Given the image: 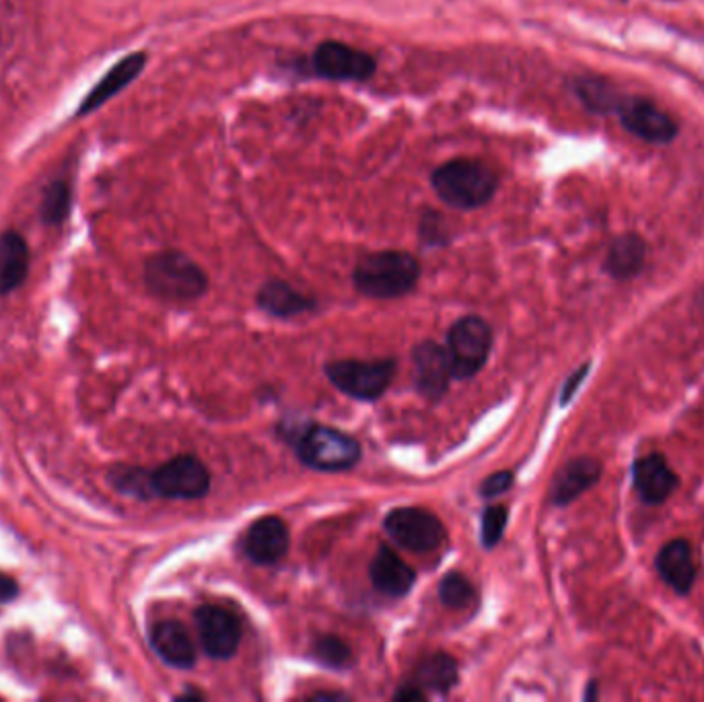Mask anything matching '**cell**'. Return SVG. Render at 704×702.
Segmentation results:
<instances>
[{
	"mask_svg": "<svg viewBox=\"0 0 704 702\" xmlns=\"http://www.w3.org/2000/svg\"><path fill=\"white\" fill-rule=\"evenodd\" d=\"M620 122L641 141L668 144L678 137V124L661 107L647 100L626 97L618 109Z\"/></svg>",
	"mask_w": 704,
	"mask_h": 702,
	"instance_id": "cell-11",
	"label": "cell"
},
{
	"mask_svg": "<svg viewBox=\"0 0 704 702\" xmlns=\"http://www.w3.org/2000/svg\"><path fill=\"white\" fill-rule=\"evenodd\" d=\"M498 174L480 159L458 157L441 163L431 174L433 192L456 211H478L498 192Z\"/></svg>",
	"mask_w": 704,
	"mask_h": 702,
	"instance_id": "cell-1",
	"label": "cell"
},
{
	"mask_svg": "<svg viewBox=\"0 0 704 702\" xmlns=\"http://www.w3.org/2000/svg\"><path fill=\"white\" fill-rule=\"evenodd\" d=\"M312 699H314V701H340V699H349V697L338 694V692H330V694H326V692H317V694H314Z\"/></svg>",
	"mask_w": 704,
	"mask_h": 702,
	"instance_id": "cell-35",
	"label": "cell"
},
{
	"mask_svg": "<svg viewBox=\"0 0 704 702\" xmlns=\"http://www.w3.org/2000/svg\"><path fill=\"white\" fill-rule=\"evenodd\" d=\"M509 522V510L505 505H491L482 513V546L493 550L494 546L503 540V534Z\"/></svg>",
	"mask_w": 704,
	"mask_h": 702,
	"instance_id": "cell-30",
	"label": "cell"
},
{
	"mask_svg": "<svg viewBox=\"0 0 704 702\" xmlns=\"http://www.w3.org/2000/svg\"><path fill=\"white\" fill-rule=\"evenodd\" d=\"M655 569L673 594L688 596L696 581V561L692 545L684 538L671 540L657 552Z\"/></svg>",
	"mask_w": 704,
	"mask_h": 702,
	"instance_id": "cell-16",
	"label": "cell"
},
{
	"mask_svg": "<svg viewBox=\"0 0 704 702\" xmlns=\"http://www.w3.org/2000/svg\"><path fill=\"white\" fill-rule=\"evenodd\" d=\"M515 482V476L509 470H501V472H494V475L489 476L482 484H480V494L484 499H494L503 492L509 491Z\"/></svg>",
	"mask_w": 704,
	"mask_h": 702,
	"instance_id": "cell-31",
	"label": "cell"
},
{
	"mask_svg": "<svg viewBox=\"0 0 704 702\" xmlns=\"http://www.w3.org/2000/svg\"><path fill=\"white\" fill-rule=\"evenodd\" d=\"M72 207L71 184L64 179L52 182L42 196L39 214L46 225H60L69 219Z\"/></svg>",
	"mask_w": 704,
	"mask_h": 702,
	"instance_id": "cell-25",
	"label": "cell"
},
{
	"mask_svg": "<svg viewBox=\"0 0 704 702\" xmlns=\"http://www.w3.org/2000/svg\"><path fill=\"white\" fill-rule=\"evenodd\" d=\"M394 699L402 702L424 701V699H426V694H424L421 686H404V688H400V690L394 694Z\"/></svg>",
	"mask_w": 704,
	"mask_h": 702,
	"instance_id": "cell-34",
	"label": "cell"
},
{
	"mask_svg": "<svg viewBox=\"0 0 704 702\" xmlns=\"http://www.w3.org/2000/svg\"><path fill=\"white\" fill-rule=\"evenodd\" d=\"M144 281L153 295L165 301H195L209 289V277L198 264L177 249H165L144 264Z\"/></svg>",
	"mask_w": 704,
	"mask_h": 702,
	"instance_id": "cell-3",
	"label": "cell"
},
{
	"mask_svg": "<svg viewBox=\"0 0 704 702\" xmlns=\"http://www.w3.org/2000/svg\"><path fill=\"white\" fill-rule=\"evenodd\" d=\"M373 587L388 597H402L412 589L416 573L391 548L379 546L369 566Z\"/></svg>",
	"mask_w": 704,
	"mask_h": 702,
	"instance_id": "cell-18",
	"label": "cell"
},
{
	"mask_svg": "<svg viewBox=\"0 0 704 702\" xmlns=\"http://www.w3.org/2000/svg\"><path fill=\"white\" fill-rule=\"evenodd\" d=\"M326 375L342 394L354 400H379L394 382L396 361H332L326 365Z\"/></svg>",
	"mask_w": 704,
	"mask_h": 702,
	"instance_id": "cell-7",
	"label": "cell"
},
{
	"mask_svg": "<svg viewBox=\"0 0 704 702\" xmlns=\"http://www.w3.org/2000/svg\"><path fill=\"white\" fill-rule=\"evenodd\" d=\"M244 552L247 559L256 564H277L289 552L291 538L289 527L279 517H260L247 529L244 538Z\"/></svg>",
	"mask_w": 704,
	"mask_h": 702,
	"instance_id": "cell-15",
	"label": "cell"
},
{
	"mask_svg": "<svg viewBox=\"0 0 704 702\" xmlns=\"http://www.w3.org/2000/svg\"><path fill=\"white\" fill-rule=\"evenodd\" d=\"M421 279V262L400 249L365 254L352 272L359 293L373 299H398L408 295Z\"/></svg>",
	"mask_w": 704,
	"mask_h": 702,
	"instance_id": "cell-2",
	"label": "cell"
},
{
	"mask_svg": "<svg viewBox=\"0 0 704 702\" xmlns=\"http://www.w3.org/2000/svg\"><path fill=\"white\" fill-rule=\"evenodd\" d=\"M112 482L116 484L118 491L139 496V499H151L157 496L155 489H153V480L151 475H146L144 470H137V468H124V470H116L112 475Z\"/></svg>",
	"mask_w": 704,
	"mask_h": 702,
	"instance_id": "cell-29",
	"label": "cell"
},
{
	"mask_svg": "<svg viewBox=\"0 0 704 702\" xmlns=\"http://www.w3.org/2000/svg\"><path fill=\"white\" fill-rule=\"evenodd\" d=\"M309 69L330 83H367L377 72L375 56L351 44L326 39L312 54Z\"/></svg>",
	"mask_w": 704,
	"mask_h": 702,
	"instance_id": "cell-6",
	"label": "cell"
},
{
	"mask_svg": "<svg viewBox=\"0 0 704 702\" xmlns=\"http://www.w3.org/2000/svg\"><path fill=\"white\" fill-rule=\"evenodd\" d=\"M439 597L447 608L464 610L476 599L474 585L461 573H449L441 581Z\"/></svg>",
	"mask_w": 704,
	"mask_h": 702,
	"instance_id": "cell-27",
	"label": "cell"
},
{
	"mask_svg": "<svg viewBox=\"0 0 704 702\" xmlns=\"http://www.w3.org/2000/svg\"><path fill=\"white\" fill-rule=\"evenodd\" d=\"M151 480L157 496L177 501L202 499L211 489V472L195 456H177L165 461L151 472Z\"/></svg>",
	"mask_w": 704,
	"mask_h": 702,
	"instance_id": "cell-9",
	"label": "cell"
},
{
	"mask_svg": "<svg viewBox=\"0 0 704 702\" xmlns=\"http://www.w3.org/2000/svg\"><path fill=\"white\" fill-rule=\"evenodd\" d=\"M412 367H414V386L429 400H439L449 389L454 379L451 361L447 349L433 340H424L412 351Z\"/></svg>",
	"mask_w": 704,
	"mask_h": 702,
	"instance_id": "cell-12",
	"label": "cell"
},
{
	"mask_svg": "<svg viewBox=\"0 0 704 702\" xmlns=\"http://www.w3.org/2000/svg\"><path fill=\"white\" fill-rule=\"evenodd\" d=\"M312 655L321 666L330 667V669H344V667H351L354 662L351 647L335 634L317 636L312 645Z\"/></svg>",
	"mask_w": 704,
	"mask_h": 702,
	"instance_id": "cell-26",
	"label": "cell"
},
{
	"mask_svg": "<svg viewBox=\"0 0 704 702\" xmlns=\"http://www.w3.org/2000/svg\"><path fill=\"white\" fill-rule=\"evenodd\" d=\"M458 662L447 653H435L416 667V682L431 692H449L458 685Z\"/></svg>",
	"mask_w": 704,
	"mask_h": 702,
	"instance_id": "cell-24",
	"label": "cell"
},
{
	"mask_svg": "<svg viewBox=\"0 0 704 702\" xmlns=\"http://www.w3.org/2000/svg\"><path fill=\"white\" fill-rule=\"evenodd\" d=\"M384 527L396 545L410 552H433L445 540V527L439 517L421 507L389 511Z\"/></svg>",
	"mask_w": 704,
	"mask_h": 702,
	"instance_id": "cell-8",
	"label": "cell"
},
{
	"mask_svg": "<svg viewBox=\"0 0 704 702\" xmlns=\"http://www.w3.org/2000/svg\"><path fill=\"white\" fill-rule=\"evenodd\" d=\"M633 487L645 505H661L680 487V476L669 468L664 454H649L634 459Z\"/></svg>",
	"mask_w": 704,
	"mask_h": 702,
	"instance_id": "cell-14",
	"label": "cell"
},
{
	"mask_svg": "<svg viewBox=\"0 0 704 702\" xmlns=\"http://www.w3.org/2000/svg\"><path fill=\"white\" fill-rule=\"evenodd\" d=\"M571 89L583 106L598 116L618 114V109L626 100L618 91L617 85H612L608 79L596 77V74H579V77L571 79Z\"/></svg>",
	"mask_w": 704,
	"mask_h": 702,
	"instance_id": "cell-23",
	"label": "cell"
},
{
	"mask_svg": "<svg viewBox=\"0 0 704 702\" xmlns=\"http://www.w3.org/2000/svg\"><path fill=\"white\" fill-rule=\"evenodd\" d=\"M146 62H149L146 52H134L124 56L122 60L116 62L102 77V81H97V85L89 91L87 97L81 102V106L74 112V118H85L89 114H93L95 109L106 106L112 97L120 95L124 89L132 85L141 77L144 67H146Z\"/></svg>",
	"mask_w": 704,
	"mask_h": 702,
	"instance_id": "cell-13",
	"label": "cell"
},
{
	"mask_svg": "<svg viewBox=\"0 0 704 702\" xmlns=\"http://www.w3.org/2000/svg\"><path fill=\"white\" fill-rule=\"evenodd\" d=\"M19 596V587L15 581L0 573V604H7Z\"/></svg>",
	"mask_w": 704,
	"mask_h": 702,
	"instance_id": "cell-33",
	"label": "cell"
},
{
	"mask_svg": "<svg viewBox=\"0 0 704 702\" xmlns=\"http://www.w3.org/2000/svg\"><path fill=\"white\" fill-rule=\"evenodd\" d=\"M30 247L17 231L0 235V295H9L27 279Z\"/></svg>",
	"mask_w": 704,
	"mask_h": 702,
	"instance_id": "cell-21",
	"label": "cell"
},
{
	"mask_svg": "<svg viewBox=\"0 0 704 702\" xmlns=\"http://www.w3.org/2000/svg\"><path fill=\"white\" fill-rule=\"evenodd\" d=\"M419 235L424 246L445 247L451 244V225L449 221L435 211H424L419 223Z\"/></svg>",
	"mask_w": 704,
	"mask_h": 702,
	"instance_id": "cell-28",
	"label": "cell"
},
{
	"mask_svg": "<svg viewBox=\"0 0 704 702\" xmlns=\"http://www.w3.org/2000/svg\"><path fill=\"white\" fill-rule=\"evenodd\" d=\"M589 370H591V363H585L582 370L575 371V373L564 382L563 391H561V405L566 406L571 400H573V396L577 394V389H579V386L585 382L587 371Z\"/></svg>",
	"mask_w": 704,
	"mask_h": 702,
	"instance_id": "cell-32",
	"label": "cell"
},
{
	"mask_svg": "<svg viewBox=\"0 0 704 702\" xmlns=\"http://www.w3.org/2000/svg\"><path fill=\"white\" fill-rule=\"evenodd\" d=\"M447 354L456 379H472L489 361L493 349V330L478 316L458 319L447 332Z\"/></svg>",
	"mask_w": 704,
	"mask_h": 702,
	"instance_id": "cell-5",
	"label": "cell"
},
{
	"mask_svg": "<svg viewBox=\"0 0 704 702\" xmlns=\"http://www.w3.org/2000/svg\"><path fill=\"white\" fill-rule=\"evenodd\" d=\"M601 478V464L594 457H575L554 476L550 487V503L554 507H566L582 494L594 489Z\"/></svg>",
	"mask_w": 704,
	"mask_h": 702,
	"instance_id": "cell-17",
	"label": "cell"
},
{
	"mask_svg": "<svg viewBox=\"0 0 704 702\" xmlns=\"http://www.w3.org/2000/svg\"><path fill=\"white\" fill-rule=\"evenodd\" d=\"M200 645L211 659H231L242 643L239 620L219 606H202L195 615Z\"/></svg>",
	"mask_w": 704,
	"mask_h": 702,
	"instance_id": "cell-10",
	"label": "cell"
},
{
	"mask_svg": "<svg viewBox=\"0 0 704 702\" xmlns=\"http://www.w3.org/2000/svg\"><path fill=\"white\" fill-rule=\"evenodd\" d=\"M596 690H598V686H596V682H591V685H589V688H587L585 701H589V699H591V701H596V699H598V692H596Z\"/></svg>",
	"mask_w": 704,
	"mask_h": 702,
	"instance_id": "cell-36",
	"label": "cell"
},
{
	"mask_svg": "<svg viewBox=\"0 0 704 702\" xmlns=\"http://www.w3.org/2000/svg\"><path fill=\"white\" fill-rule=\"evenodd\" d=\"M361 443L332 426L314 424L297 440L301 461L317 472H344L361 459Z\"/></svg>",
	"mask_w": 704,
	"mask_h": 702,
	"instance_id": "cell-4",
	"label": "cell"
},
{
	"mask_svg": "<svg viewBox=\"0 0 704 702\" xmlns=\"http://www.w3.org/2000/svg\"><path fill=\"white\" fill-rule=\"evenodd\" d=\"M647 262V244L636 233H624L612 242L606 256V272L617 281H631L641 274Z\"/></svg>",
	"mask_w": 704,
	"mask_h": 702,
	"instance_id": "cell-20",
	"label": "cell"
},
{
	"mask_svg": "<svg viewBox=\"0 0 704 702\" xmlns=\"http://www.w3.org/2000/svg\"><path fill=\"white\" fill-rule=\"evenodd\" d=\"M258 305L266 314L274 317H295L316 309V301L305 297L297 289H293L289 282L272 279L265 282L258 291Z\"/></svg>",
	"mask_w": 704,
	"mask_h": 702,
	"instance_id": "cell-22",
	"label": "cell"
},
{
	"mask_svg": "<svg viewBox=\"0 0 704 702\" xmlns=\"http://www.w3.org/2000/svg\"><path fill=\"white\" fill-rule=\"evenodd\" d=\"M151 645L167 666L190 669L196 664V647L190 632L176 620H163L151 631Z\"/></svg>",
	"mask_w": 704,
	"mask_h": 702,
	"instance_id": "cell-19",
	"label": "cell"
}]
</instances>
